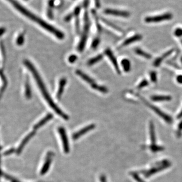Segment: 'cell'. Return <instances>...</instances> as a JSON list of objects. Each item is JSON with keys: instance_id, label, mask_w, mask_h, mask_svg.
I'll return each instance as SVG.
<instances>
[{"instance_id": "1", "label": "cell", "mask_w": 182, "mask_h": 182, "mask_svg": "<svg viewBox=\"0 0 182 182\" xmlns=\"http://www.w3.org/2000/svg\"><path fill=\"white\" fill-rule=\"evenodd\" d=\"M25 65L29 69L31 73L33 74L34 79L36 80V83H37V86L39 87V89L41 91V94L43 95L44 98L45 99L46 101L49 104L50 106L54 110V111L58 114V116L62 117L65 120H68L69 119V117L67 114H65V113L63 112L57 106L56 104L54 103L53 100L51 97L50 95L48 92L46 86L43 83V81L41 80L39 73L37 72V70H36V68L34 67V66L32 64L31 62H30L29 61H25Z\"/></svg>"}, {"instance_id": "2", "label": "cell", "mask_w": 182, "mask_h": 182, "mask_svg": "<svg viewBox=\"0 0 182 182\" xmlns=\"http://www.w3.org/2000/svg\"><path fill=\"white\" fill-rule=\"evenodd\" d=\"M7 1L9 2V3H10L11 5L14 7L15 9H17L18 11H20L21 13L25 15V16H27L28 18H30V20H32L37 24H39V25H41L42 27L53 34L58 39L61 40L64 37V35L61 31H59L57 29H56L55 27L47 23V22L43 21L41 18H39L37 16H36L34 14L30 12L15 0H7Z\"/></svg>"}, {"instance_id": "3", "label": "cell", "mask_w": 182, "mask_h": 182, "mask_svg": "<svg viewBox=\"0 0 182 182\" xmlns=\"http://www.w3.org/2000/svg\"><path fill=\"white\" fill-rule=\"evenodd\" d=\"M171 166V163L168 160H162L161 162H158L156 163L155 166L152 167L151 169L148 170H144L141 172L146 178H148L151 177L155 173L164 170Z\"/></svg>"}, {"instance_id": "4", "label": "cell", "mask_w": 182, "mask_h": 182, "mask_svg": "<svg viewBox=\"0 0 182 182\" xmlns=\"http://www.w3.org/2000/svg\"><path fill=\"white\" fill-rule=\"evenodd\" d=\"M84 22L85 23H84V30L83 36L78 46V50L80 52L84 50V47L86 46V42L87 40V36L89 34V29H90V23H89V18L87 16V13H86L85 14Z\"/></svg>"}, {"instance_id": "5", "label": "cell", "mask_w": 182, "mask_h": 182, "mask_svg": "<svg viewBox=\"0 0 182 182\" xmlns=\"http://www.w3.org/2000/svg\"><path fill=\"white\" fill-rule=\"evenodd\" d=\"M140 98L147 106L151 108L153 111H154L158 116H159L163 120H165L166 122L168 123H172V122H173V119H172V117L170 116L169 115H167L165 113L163 112L159 108H157V107L155 106L152 104H151V103H149V102H147V101L145 100L144 99L141 98V97H140Z\"/></svg>"}, {"instance_id": "6", "label": "cell", "mask_w": 182, "mask_h": 182, "mask_svg": "<svg viewBox=\"0 0 182 182\" xmlns=\"http://www.w3.org/2000/svg\"><path fill=\"white\" fill-rule=\"evenodd\" d=\"M173 18V15L170 13H167L157 15L155 16L147 17L145 18V21L146 23H157L164 21L169 20Z\"/></svg>"}, {"instance_id": "7", "label": "cell", "mask_w": 182, "mask_h": 182, "mask_svg": "<svg viewBox=\"0 0 182 182\" xmlns=\"http://www.w3.org/2000/svg\"><path fill=\"white\" fill-rule=\"evenodd\" d=\"M58 132L62 140L64 152L66 154L70 152V144L65 129L63 127H59L58 128Z\"/></svg>"}, {"instance_id": "8", "label": "cell", "mask_w": 182, "mask_h": 182, "mask_svg": "<svg viewBox=\"0 0 182 182\" xmlns=\"http://www.w3.org/2000/svg\"><path fill=\"white\" fill-rule=\"evenodd\" d=\"M95 124H91L88 126H87L86 127H84L83 129H81L80 130H79L78 132H76L73 135V139L76 140L79 139L80 137L82 136L83 135H84L85 134L87 133V132L90 131V130H93L95 129Z\"/></svg>"}, {"instance_id": "9", "label": "cell", "mask_w": 182, "mask_h": 182, "mask_svg": "<svg viewBox=\"0 0 182 182\" xmlns=\"http://www.w3.org/2000/svg\"><path fill=\"white\" fill-rule=\"evenodd\" d=\"M53 154V153L51 152L48 153L45 162L44 164H43V167L41 169V171L40 172L41 175H44L49 170V168L50 167L51 164L52 162V157Z\"/></svg>"}, {"instance_id": "10", "label": "cell", "mask_w": 182, "mask_h": 182, "mask_svg": "<svg viewBox=\"0 0 182 182\" xmlns=\"http://www.w3.org/2000/svg\"><path fill=\"white\" fill-rule=\"evenodd\" d=\"M105 53L108 56V58L111 60L112 63L113 65L114 66V68L116 69V71L118 74H120V70L119 67V64L117 62V60L116 59V57L113 54L112 52L109 49H107L105 50Z\"/></svg>"}, {"instance_id": "11", "label": "cell", "mask_w": 182, "mask_h": 182, "mask_svg": "<svg viewBox=\"0 0 182 182\" xmlns=\"http://www.w3.org/2000/svg\"><path fill=\"white\" fill-rule=\"evenodd\" d=\"M35 133H36L34 131L30 132L28 134V135H27V136L25 137V138H24L17 149V154L18 155L20 154L24 147H25V145H27V144L29 142L30 140L31 139V138L35 135Z\"/></svg>"}, {"instance_id": "12", "label": "cell", "mask_w": 182, "mask_h": 182, "mask_svg": "<svg viewBox=\"0 0 182 182\" xmlns=\"http://www.w3.org/2000/svg\"><path fill=\"white\" fill-rule=\"evenodd\" d=\"M105 13L106 14H108L123 17H128L130 15V13L127 12L116 10H112V9H106V10H105Z\"/></svg>"}, {"instance_id": "13", "label": "cell", "mask_w": 182, "mask_h": 182, "mask_svg": "<svg viewBox=\"0 0 182 182\" xmlns=\"http://www.w3.org/2000/svg\"><path fill=\"white\" fill-rule=\"evenodd\" d=\"M142 39V36L141 35H140V34L135 35V36H133L132 37L127 39L125 41H123L122 45H121V46L119 48L120 49V48L127 46V45H129L130 44L132 43H134V42H136V41H139Z\"/></svg>"}, {"instance_id": "14", "label": "cell", "mask_w": 182, "mask_h": 182, "mask_svg": "<svg viewBox=\"0 0 182 182\" xmlns=\"http://www.w3.org/2000/svg\"><path fill=\"white\" fill-rule=\"evenodd\" d=\"M53 116L51 113L48 114L45 117H44L41 120L39 121V123H37V124L34 125V130H37V129H39L40 127H41L42 126H44L45 124H46L48 121L50 120L53 118Z\"/></svg>"}, {"instance_id": "15", "label": "cell", "mask_w": 182, "mask_h": 182, "mask_svg": "<svg viewBox=\"0 0 182 182\" xmlns=\"http://www.w3.org/2000/svg\"><path fill=\"white\" fill-rule=\"evenodd\" d=\"M67 80L65 78H62L60 80L59 87H58V92L57 94V98L58 99H60L64 91V88L66 84Z\"/></svg>"}, {"instance_id": "16", "label": "cell", "mask_w": 182, "mask_h": 182, "mask_svg": "<svg viewBox=\"0 0 182 182\" xmlns=\"http://www.w3.org/2000/svg\"><path fill=\"white\" fill-rule=\"evenodd\" d=\"M173 52V49H172L170 50H169V51L166 52L165 53L163 54L162 56H160V57L157 58L155 61H154V63H153V65L154 66L158 67L160 65V64L162 62L163 60L166 59V58H167V57L169 56L170 55L172 54V53Z\"/></svg>"}, {"instance_id": "17", "label": "cell", "mask_w": 182, "mask_h": 182, "mask_svg": "<svg viewBox=\"0 0 182 182\" xmlns=\"http://www.w3.org/2000/svg\"><path fill=\"white\" fill-rule=\"evenodd\" d=\"M76 74H77L78 76H80L81 79L84 80V81H86L87 83H89L91 84V86L92 84H95V82L93 79H91L90 77L85 74L84 73L80 71V70H76Z\"/></svg>"}, {"instance_id": "18", "label": "cell", "mask_w": 182, "mask_h": 182, "mask_svg": "<svg viewBox=\"0 0 182 182\" xmlns=\"http://www.w3.org/2000/svg\"><path fill=\"white\" fill-rule=\"evenodd\" d=\"M151 100L155 102L169 101L172 100V97L170 96L166 95H155L151 97Z\"/></svg>"}, {"instance_id": "19", "label": "cell", "mask_w": 182, "mask_h": 182, "mask_svg": "<svg viewBox=\"0 0 182 182\" xmlns=\"http://www.w3.org/2000/svg\"><path fill=\"white\" fill-rule=\"evenodd\" d=\"M149 131L150 135V139H151L152 144H155L156 136L155 132V127L154 123L151 121L149 123Z\"/></svg>"}, {"instance_id": "20", "label": "cell", "mask_w": 182, "mask_h": 182, "mask_svg": "<svg viewBox=\"0 0 182 182\" xmlns=\"http://www.w3.org/2000/svg\"><path fill=\"white\" fill-rule=\"evenodd\" d=\"M121 65L125 72H129L130 70V62L127 59H123L121 61Z\"/></svg>"}, {"instance_id": "21", "label": "cell", "mask_w": 182, "mask_h": 182, "mask_svg": "<svg viewBox=\"0 0 182 182\" xmlns=\"http://www.w3.org/2000/svg\"><path fill=\"white\" fill-rule=\"evenodd\" d=\"M91 87L95 90L98 91L103 93L106 94L108 92V89L104 86H99L96 83L91 85Z\"/></svg>"}, {"instance_id": "22", "label": "cell", "mask_w": 182, "mask_h": 182, "mask_svg": "<svg viewBox=\"0 0 182 182\" xmlns=\"http://www.w3.org/2000/svg\"><path fill=\"white\" fill-rule=\"evenodd\" d=\"M148 148H149L152 152L154 153L163 151L164 149V147L156 145V144H151L148 146Z\"/></svg>"}, {"instance_id": "23", "label": "cell", "mask_w": 182, "mask_h": 182, "mask_svg": "<svg viewBox=\"0 0 182 182\" xmlns=\"http://www.w3.org/2000/svg\"><path fill=\"white\" fill-rule=\"evenodd\" d=\"M103 57V55L102 54H99V55H98V56H97L94 58H92L90 60L87 62V65L89 66L94 65V64L99 62L102 59Z\"/></svg>"}, {"instance_id": "24", "label": "cell", "mask_w": 182, "mask_h": 182, "mask_svg": "<svg viewBox=\"0 0 182 182\" xmlns=\"http://www.w3.org/2000/svg\"><path fill=\"white\" fill-rule=\"evenodd\" d=\"M135 52L138 55L141 56L143 57L144 58L149 59L151 58V55L147 53L145 51L142 50L140 49H136L135 50Z\"/></svg>"}, {"instance_id": "25", "label": "cell", "mask_w": 182, "mask_h": 182, "mask_svg": "<svg viewBox=\"0 0 182 182\" xmlns=\"http://www.w3.org/2000/svg\"><path fill=\"white\" fill-rule=\"evenodd\" d=\"M102 21H103V22L104 23H105L106 25H108V27H110L111 28H112V29H114L116 31H119L120 33H123V30H121L120 28H119L118 27H116V25H113V24L111 23L110 22H108L107 21H106V20H104V19H102Z\"/></svg>"}, {"instance_id": "26", "label": "cell", "mask_w": 182, "mask_h": 182, "mask_svg": "<svg viewBox=\"0 0 182 182\" xmlns=\"http://www.w3.org/2000/svg\"><path fill=\"white\" fill-rule=\"evenodd\" d=\"M25 96L27 99H30L31 98V91H30V87L28 81H27L25 84Z\"/></svg>"}, {"instance_id": "27", "label": "cell", "mask_w": 182, "mask_h": 182, "mask_svg": "<svg viewBox=\"0 0 182 182\" xmlns=\"http://www.w3.org/2000/svg\"><path fill=\"white\" fill-rule=\"evenodd\" d=\"M130 175L133 177V178L137 182H145V181L143 180L136 173H135V172H131V173H130Z\"/></svg>"}, {"instance_id": "28", "label": "cell", "mask_w": 182, "mask_h": 182, "mask_svg": "<svg viewBox=\"0 0 182 182\" xmlns=\"http://www.w3.org/2000/svg\"><path fill=\"white\" fill-rule=\"evenodd\" d=\"M150 76L151 81H152L153 83H156L157 81V74L155 71H151Z\"/></svg>"}, {"instance_id": "29", "label": "cell", "mask_w": 182, "mask_h": 182, "mask_svg": "<svg viewBox=\"0 0 182 182\" xmlns=\"http://www.w3.org/2000/svg\"><path fill=\"white\" fill-rule=\"evenodd\" d=\"M24 43V36L23 34H20L17 39L16 43L18 45H22Z\"/></svg>"}, {"instance_id": "30", "label": "cell", "mask_w": 182, "mask_h": 182, "mask_svg": "<svg viewBox=\"0 0 182 182\" xmlns=\"http://www.w3.org/2000/svg\"><path fill=\"white\" fill-rule=\"evenodd\" d=\"M100 43V39L98 37H97L96 39L94 40L93 41L92 43V48L93 49H96L98 45Z\"/></svg>"}, {"instance_id": "31", "label": "cell", "mask_w": 182, "mask_h": 182, "mask_svg": "<svg viewBox=\"0 0 182 182\" xmlns=\"http://www.w3.org/2000/svg\"><path fill=\"white\" fill-rule=\"evenodd\" d=\"M148 84H149L148 81L146 80H144L138 85V88L139 89H141V88H143V87H145L148 86Z\"/></svg>"}, {"instance_id": "32", "label": "cell", "mask_w": 182, "mask_h": 182, "mask_svg": "<svg viewBox=\"0 0 182 182\" xmlns=\"http://www.w3.org/2000/svg\"><path fill=\"white\" fill-rule=\"evenodd\" d=\"M182 121H181V123H180L178 126V130L177 132V135L178 137H180L182 136Z\"/></svg>"}, {"instance_id": "33", "label": "cell", "mask_w": 182, "mask_h": 182, "mask_svg": "<svg viewBox=\"0 0 182 182\" xmlns=\"http://www.w3.org/2000/svg\"><path fill=\"white\" fill-rule=\"evenodd\" d=\"M77 59V55H71L70 56V57L68 58V61L70 62V63H74Z\"/></svg>"}, {"instance_id": "34", "label": "cell", "mask_w": 182, "mask_h": 182, "mask_svg": "<svg viewBox=\"0 0 182 182\" xmlns=\"http://www.w3.org/2000/svg\"><path fill=\"white\" fill-rule=\"evenodd\" d=\"M175 34L179 37H182V29L180 28H177L175 30Z\"/></svg>"}, {"instance_id": "35", "label": "cell", "mask_w": 182, "mask_h": 182, "mask_svg": "<svg viewBox=\"0 0 182 182\" xmlns=\"http://www.w3.org/2000/svg\"><path fill=\"white\" fill-rule=\"evenodd\" d=\"M5 178L9 180V181H10L11 182H20L19 181H17V180L15 179L14 178H12L11 177L9 176L8 175H4Z\"/></svg>"}, {"instance_id": "36", "label": "cell", "mask_w": 182, "mask_h": 182, "mask_svg": "<svg viewBox=\"0 0 182 182\" xmlns=\"http://www.w3.org/2000/svg\"><path fill=\"white\" fill-rule=\"evenodd\" d=\"M100 181L101 182H107L106 178L105 175H102L100 177Z\"/></svg>"}, {"instance_id": "37", "label": "cell", "mask_w": 182, "mask_h": 182, "mask_svg": "<svg viewBox=\"0 0 182 182\" xmlns=\"http://www.w3.org/2000/svg\"><path fill=\"white\" fill-rule=\"evenodd\" d=\"M177 81L179 84H182V75H179L177 77Z\"/></svg>"}, {"instance_id": "38", "label": "cell", "mask_w": 182, "mask_h": 182, "mask_svg": "<svg viewBox=\"0 0 182 182\" xmlns=\"http://www.w3.org/2000/svg\"><path fill=\"white\" fill-rule=\"evenodd\" d=\"M14 151V149H10L8 151H6V152L5 153V155H9V154L12 153Z\"/></svg>"}, {"instance_id": "39", "label": "cell", "mask_w": 182, "mask_h": 182, "mask_svg": "<svg viewBox=\"0 0 182 182\" xmlns=\"http://www.w3.org/2000/svg\"><path fill=\"white\" fill-rule=\"evenodd\" d=\"M182 117V110L179 113V114H178L177 116V119H181Z\"/></svg>"}, {"instance_id": "40", "label": "cell", "mask_w": 182, "mask_h": 182, "mask_svg": "<svg viewBox=\"0 0 182 182\" xmlns=\"http://www.w3.org/2000/svg\"><path fill=\"white\" fill-rule=\"evenodd\" d=\"M1 175V170H0V176Z\"/></svg>"}, {"instance_id": "41", "label": "cell", "mask_w": 182, "mask_h": 182, "mask_svg": "<svg viewBox=\"0 0 182 182\" xmlns=\"http://www.w3.org/2000/svg\"><path fill=\"white\" fill-rule=\"evenodd\" d=\"M181 62H182V58H181Z\"/></svg>"}, {"instance_id": "42", "label": "cell", "mask_w": 182, "mask_h": 182, "mask_svg": "<svg viewBox=\"0 0 182 182\" xmlns=\"http://www.w3.org/2000/svg\"><path fill=\"white\" fill-rule=\"evenodd\" d=\"M181 42H182V41H181Z\"/></svg>"}]
</instances>
